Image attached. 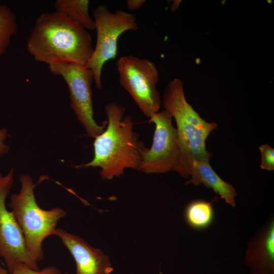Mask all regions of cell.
Here are the masks:
<instances>
[{
	"mask_svg": "<svg viewBox=\"0 0 274 274\" xmlns=\"http://www.w3.org/2000/svg\"><path fill=\"white\" fill-rule=\"evenodd\" d=\"M26 48L36 61L48 65L62 62L86 66L94 48L87 29L54 12L39 16Z\"/></svg>",
	"mask_w": 274,
	"mask_h": 274,
	"instance_id": "6da1fadb",
	"label": "cell"
},
{
	"mask_svg": "<svg viewBox=\"0 0 274 274\" xmlns=\"http://www.w3.org/2000/svg\"><path fill=\"white\" fill-rule=\"evenodd\" d=\"M105 111L107 126L94 138L93 159L76 167H98L101 177L111 180L123 175L126 168L138 169L147 148L133 130L132 117H124L123 107L117 102H110L106 105Z\"/></svg>",
	"mask_w": 274,
	"mask_h": 274,
	"instance_id": "7a4b0ae2",
	"label": "cell"
},
{
	"mask_svg": "<svg viewBox=\"0 0 274 274\" xmlns=\"http://www.w3.org/2000/svg\"><path fill=\"white\" fill-rule=\"evenodd\" d=\"M161 104L176 123L181 151V167L179 175L189 178V167L192 161L210 160L211 158L212 153L207 151L206 142L210 133L217 127V124L202 118L187 101L183 83L179 78H174L168 83L161 98Z\"/></svg>",
	"mask_w": 274,
	"mask_h": 274,
	"instance_id": "3957f363",
	"label": "cell"
},
{
	"mask_svg": "<svg viewBox=\"0 0 274 274\" xmlns=\"http://www.w3.org/2000/svg\"><path fill=\"white\" fill-rule=\"evenodd\" d=\"M21 189L12 194L9 204L24 235L27 251L36 262L44 258L42 244L48 236L54 235L58 221L66 213L56 207L49 210L38 204L34 193L35 185L27 174L20 176Z\"/></svg>",
	"mask_w": 274,
	"mask_h": 274,
	"instance_id": "277c9868",
	"label": "cell"
},
{
	"mask_svg": "<svg viewBox=\"0 0 274 274\" xmlns=\"http://www.w3.org/2000/svg\"><path fill=\"white\" fill-rule=\"evenodd\" d=\"M93 17L96 41L86 66L93 73L95 86L100 89L102 67L107 61L116 58L120 36L125 31L138 29L139 25L133 14L120 10L113 13L105 5L97 6Z\"/></svg>",
	"mask_w": 274,
	"mask_h": 274,
	"instance_id": "5b68a950",
	"label": "cell"
},
{
	"mask_svg": "<svg viewBox=\"0 0 274 274\" xmlns=\"http://www.w3.org/2000/svg\"><path fill=\"white\" fill-rule=\"evenodd\" d=\"M116 66L121 86L149 118L159 112L161 98L157 88L159 72L152 61L132 55L118 59Z\"/></svg>",
	"mask_w": 274,
	"mask_h": 274,
	"instance_id": "8992f818",
	"label": "cell"
},
{
	"mask_svg": "<svg viewBox=\"0 0 274 274\" xmlns=\"http://www.w3.org/2000/svg\"><path fill=\"white\" fill-rule=\"evenodd\" d=\"M48 68L54 75L62 77L66 83L70 93V107L85 128L87 134L95 138L101 134L107 121L100 125L93 117L92 72L86 66L72 62H55L48 65Z\"/></svg>",
	"mask_w": 274,
	"mask_h": 274,
	"instance_id": "52a82bcc",
	"label": "cell"
},
{
	"mask_svg": "<svg viewBox=\"0 0 274 274\" xmlns=\"http://www.w3.org/2000/svg\"><path fill=\"white\" fill-rule=\"evenodd\" d=\"M172 118L164 110L149 118V122L155 126L152 144L143 153L138 170L147 174H163L169 171L180 173L181 151Z\"/></svg>",
	"mask_w": 274,
	"mask_h": 274,
	"instance_id": "ba28073f",
	"label": "cell"
},
{
	"mask_svg": "<svg viewBox=\"0 0 274 274\" xmlns=\"http://www.w3.org/2000/svg\"><path fill=\"white\" fill-rule=\"evenodd\" d=\"M13 169L3 176L0 173V256L11 274L15 265L23 262L31 268L40 270L38 262L29 255L22 231L11 211L8 210L6 200L14 181Z\"/></svg>",
	"mask_w": 274,
	"mask_h": 274,
	"instance_id": "9c48e42d",
	"label": "cell"
},
{
	"mask_svg": "<svg viewBox=\"0 0 274 274\" xmlns=\"http://www.w3.org/2000/svg\"><path fill=\"white\" fill-rule=\"evenodd\" d=\"M54 235L60 239L73 256L76 274H111L113 272L109 257L83 238L60 228H56Z\"/></svg>",
	"mask_w": 274,
	"mask_h": 274,
	"instance_id": "30bf717a",
	"label": "cell"
},
{
	"mask_svg": "<svg viewBox=\"0 0 274 274\" xmlns=\"http://www.w3.org/2000/svg\"><path fill=\"white\" fill-rule=\"evenodd\" d=\"M244 262L249 269V274H274L273 218L248 243Z\"/></svg>",
	"mask_w": 274,
	"mask_h": 274,
	"instance_id": "8fae6325",
	"label": "cell"
},
{
	"mask_svg": "<svg viewBox=\"0 0 274 274\" xmlns=\"http://www.w3.org/2000/svg\"><path fill=\"white\" fill-rule=\"evenodd\" d=\"M190 180L185 184L194 186L203 184L212 189L225 202L232 207L236 206V190L230 183L223 180L214 170L210 160L196 159L191 161L189 167Z\"/></svg>",
	"mask_w": 274,
	"mask_h": 274,
	"instance_id": "7c38bea8",
	"label": "cell"
},
{
	"mask_svg": "<svg viewBox=\"0 0 274 274\" xmlns=\"http://www.w3.org/2000/svg\"><path fill=\"white\" fill-rule=\"evenodd\" d=\"M89 0H57L55 12L87 30L95 29V23L89 13Z\"/></svg>",
	"mask_w": 274,
	"mask_h": 274,
	"instance_id": "4fadbf2b",
	"label": "cell"
},
{
	"mask_svg": "<svg viewBox=\"0 0 274 274\" xmlns=\"http://www.w3.org/2000/svg\"><path fill=\"white\" fill-rule=\"evenodd\" d=\"M185 218L192 227L201 229L209 226L214 218L212 202L196 200L188 204L185 210Z\"/></svg>",
	"mask_w": 274,
	"mask_h": 274,
	"instance_id": "5bb4252c",
	"label": "cell"
},
{
	"mask_svg": "<svg viewBox=\"0 0 274 274\" xmlns=\"http://www.w3.org/2000/svg\"><path fill=\"white\" fill-rule=\"evenodd\" d=\"M17 31L15 14L8 6L0 5V55L5 53L11 38Z\"/></svg>",
	"mask_w": 274,
	"mask_h": 274,
	"instance_id": "9a60e30c",
	"label": "cell"
},
{
	"mask_svg": "<svg viewBox=\"0 0 274 274\" xmlns=\"http://www.w3.org/2000/svg\"><path fill=\"white\" fill-rule=\"evenodd\" d=\"M11 274H61L60 270L54 266L46 267L41 270H35L23 262L17 263Z\"/></svg>",
	"mask_w": 274,
	"mask_h": 274,
	"instance_id": "2e32d148",
	"label": "cell"
},
{
	"mask_svg": "<svg viewBox=\"0 0 274 274\" xmlns=\"http://www.w3.org/2000/svg\"><path fill=\"white\" fill-rule=\"evenodd\" d=\"M261 153V169L269 171L274 170V149L268 144H263L259 148Z\"/></svg>",
	"mask_w": 274,
	"mask_h": 274,
	"instance_id": "e0dca14e",
	"label": "cell"
},
{
	"mask_svg": "<svg viewBox=\"0 0 274 274\" xmlns=\"http://www.w3.org/2000/svg\"><path fill=\"white\" fill-rule=\"evenodd\" d=\"M8 135L6 128L0 129V157L5 155L9 150V147L4 143Z\"/></svg>",
	"mask_w": 274,
	"mask_h": 274,
	"instance_id": "ac0fdd59",
	"label": "cell"
},
{
	"mask_svg": "<svg viewBox=\"0 0 274 274\" xmlns=\"http://www.w3.org/2000/svg\"><path fill=\"white\" fill-rule=\"evenodd\" d=\"M146 2V0H127L126 7L128 10L134 11L141 8Z\"/></svg>",
	"mask_w": 274,
	"mask_h": 274,
	"instance_id": "d6986e66",
	"label": "cell"
},
{
	"mask_svg": "<svg viewBox=\"0 0 274 274\" xmlns=\"http://www.w3.org/2000/svg\"><path fill=\"white\" fill-rule=\"evenodd\" d=\"M9 273L8 269L0 265V274H9Z\"/></svg>",
	"mask_w": 274,
	"mask_h": 274,
	"instance_id": "ffe728a7",
	"label": "cell"
},
{
	"mask_svg": "<svg viewBox=\"0 0 274 274\" xmlns=\"http://www.w3.org/2000/svg\"><path fill=\"white\" fill-rule=\"evenodd\" d=\"M63 274H70V273L65 272V273H63Z\"/></svg>",
	"mask_w": 274,
	"mask_h": 274,
	"instance_id": "44dd1931",
	"label": "cell"
}]
</instances>
